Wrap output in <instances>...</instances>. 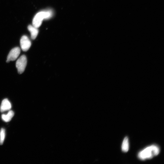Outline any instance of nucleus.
Segmentation results:
<instances>
[{
	"label": "nucleus",
	"mask_w": 164,
	"mask_h": 164,
	"mask_svg": "<svg viewBox=\"0 0 164 164\" xmlns=\"http://www.w3.org/2000/svg\"><path fill=\"white\" fill-rule=\"evenodd\" d=\"M21 52V50L19 47H16L10 51L7 58V62L15 60L18 57Z\"/></svg>",
	"instance_id": "nucleus-4"
},
{
	"label": "nucleus",
	"mask_w": 164,
	"mask_h": 164,
	"mask_svg": "<svg viewBox=\"0 0 164 164\" xmlns=\"http://www.w3.org/2000/svg\"><path fill=\"white\" fill-rule=\"evenodd\" d=\"M21 46L22 50L27 51L30 48L31 42L28 37L26 35L23 36L20 40Z\"/></svg>",
	"instance_id": "nucleus-5"
},
{
	"label": "nucleus",
	"mask_w": 164,
	"mask_h": 164,
	"mask_svg": "<svg viewBox=\"0 0 164 164\" xmlns=\"http://www.w3.org/2000/svg\"><path fill=\"white\" fill-rule=\"evenodd\" d=\"M160 151L159 147L155 145H152L147 147L138 154V157L142 160L151 159L159 154Z\"/></svg>",
	"instance_id": "nucleus-1"
},
{
	"label": "nucleus",
	"mask_w": 164,
	"mask_h": 164,
	"mask_svg": "<svg viewBox=\"0 0 164 164\" xmlns=\"http://www.w3.org/2000/svg\"><path fill=\"white\" fill-rule=\"evenodd\" d=\"M15 113L12 110L9 112L7 115L3 114L2 115V119L5 122H8L11 121L13 117H14Z\"/></svg>",
	"instance_id": "nucleus-8"
},
{
	"label": "nucleus",
	"mask_w": 164,
	"mask_h": 164,
	"mask_svg": "<svg viewBox=\"0 0 164 164\" xmlns=\"http://www.w3.org/2000/svg\"><path fill=\"white\" fill-rule=\"evenodd\" d=\"M28 29L31 33V38L33 40L36 39L38 33V28L34 26L29 25L28 27Z\"/></svg>",
	"instance_id": "nucleus-7"
},
{
	"label": "nucleus",
	"mask_w": 164,
	"mask_h": 164,
	"mask_svg": "<svg viewBox=\"0 0 164 164\" xmlns=\"http://www.w3.org/2000/svg\"><path fill=\"white\" fill-rule=\"evenodd\" d=\"M52 11L48 10L41 11L35 15L33 20V25L37 28H39L44 19H48L52 16Z\"/></svg>",
	"instance_id": "nucleus-2"
},
{
	"label": "nucleus",
	"mask_w": 164,
	"mask_h": 164,
	"mask_svg": "<svg viewBox=\"0 0 164 164\" xmlns=\"http://www.w3.org/2000/svg\"><path fill=\"white\" fill-rule=\"evenodd\" d=\"M27 58L25 55H23L17 61L16 67L18 73L21 74L25 71L27 64Z\"/></svg>",
	"instance_id": "nucleus-3"
},
{
	"label": "nucleus",
	"mask_w": 164,
	"mask_h": 164,
	"mask_svg": "<svg viewBox=\"0 0 164 164\" xmlns=\"http://www.w3.org/2000/svg\"><path fill=\"white\" fill-rule=\"evenodd\" d=\"M11 108V102L8 99H5L2 101V103L0 107V111L1 112L10 110Z\"/></svg>",
	"instance_id": "nucleus-6"
},
{
	"label": "nucleus",
	"mask_w": 164,
	"mask_h": 164,
	"mask_svg": "<svg viewBox=\"0 0 164 164\" xmlns=\"http://www.w3.org/2000/svg\"><path fill=\"white\" fill-rule=\"evenodd\" d=\"M129 139L127 137H126L124 139L122 142V151L126 152L129 150Z\"/></svg>",
	"instance_id": "nucleus-9"
},
{
	"label": "nucleus",
	"mask_w": 164,
	"mask_h": 164,
	"mask_svg": "<svg viewBox=\"0 0 164 164\" xmlns=\"http://www.w3.org/2000/svg\"><path fill=\"white\" fill-rule=\"evenodd\" d=\"M5 137V130L4 128H2L0 131V145H3Z\"/></svg>",
	"instance_id": "nucleus-10"
}]
</instances>
